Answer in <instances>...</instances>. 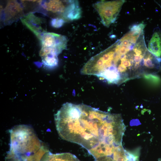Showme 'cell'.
Wrapping results in <instances>:
<instances>
[{
  "label": "cell",
  "instance_id": "52a82bcc",
  "mask_svg": "<svg viewBox=\"0 0 161 161\" xmlns=\"http://www.w3.org/2000/svg\"><path fill=\"white\" fill-rule=\"evenodd\" d=\"M3 21L6 24H10L22 17L23 6L16 0H10L3 9Z\"/></svg>",
  "mask_w": 161,
  "mask_h": 161
},
{
  "label": "cell",
  "instance_id": "30bf717a",
  "mask_svg": "<svg viewBox=\"0 0 161 161\" xmlns=\"http://www.w3.org/2000/svg\"><path fill=\"white\" fill-rule=\"evenodd\" d=\"M112 157L114 161H126L125 150L122 144L116 147Z\"/></svg>",
  "mask_w": 161,
  "mask_h": 161
},
{
  "label": "cell",
  "instance_id": "277c9868",
  "mask_svg": "<svg viewBox=\"0 0 161 161\" xmlns=\"http://www.w3.org/2000/svg\"><path fill=\"white\" fill-rule=\"evenodd\" d=\"M125 1H102L93 4V7L99 14L104 26L109 27L116 20Z\"/></svg>",
  "mask_w": 161,
  "mask_h": 161
},
{
  "label": "cell",
  "instance_id": "9a60e30c",
  "mask_svg": "<svg viewBox=\"0 0 161 161\" xmlns=\"http://www.w3.org/2000/svg\"><path fill=\"white\" fill-rule=\"evenodd\" d=\"M158 161H161V159H160V160H159Z\"/></svg>",
  "mask_w": 161,
  "mask_h": 161
},
{
  "label": "cell",
  "instance_id": "7c38bea8",
  "mask_svg": "<svg viewBox=\"0 0 161 161\" xmlns=\"http://www.w3.org/2000/svg\"><path fill=\"white\" fill-rule=\"evenodd\" d=\"M139 150L137 149L132 151L125 150L126 161H139Z\"/></svg>",
  "mask_w": 161,
  "mask_h": 161
},
{
  "label": "cell",
  "instance_id": "4fadbf2b",
  "mask_svg": "<svg viewBox=\"0 0 161 161\" xmlns=\"http://www.w3.org/2000/svg\"><path fill=\"white\" fill-rule=\"evenodd\" d=\"M66 22L64 20L61 18H55L52 19L50 23L52 27L59 28L61 27Z\"/></svg>",
  "mask_w": 161,
  "mask_h": 161
},
{
  "label": "cell",
  "instance_id": "9c48e42d",
  "mask_svg": "<svg viewBox=\"0 0 161 161\" xmlns=\"http://www.w3.org/2000/svg\"><path fill=\"white\" fill-rule=\"evenodd\" d=\"M41 161H80L74 155L69 153L53 154L49 151L42 157Z\"/></svg>",
  "mask_w": 161,
  "mask_h": 161
},
{
  "label": "cell",
  "instance_id": "7a4b0ae2",
  "mask_svg": "<svg viewBox=\"0 0 161 161\" xmlns=\"http://www.w3.org/2000/svg\"><path fill=\"white\" fill-rule=\"evenodd\" d=\"M9 131L10 148L6 161H41L49 151L30 126H16Z\"/></svg>",
  "mask_w": 161,
  "mask_h": 161
},
{
  "label": "cell",
  "instance_id": "5bb4252c",
  "mask_svg": "<svg viewBox=\"0 0 161 161\" xmlns=\"http://www.w3.org/2000/svg\"><path fill=\"white\" fill-rule=\"evenodd\" d=\"M96 161H114L112 156H104L95 159Z\"/></svg>",
  "mask_w": 161,
  "mask_h": 161
},
{
  "label": "cell",
  "instance_id": "ba28073f",
  "mask_svg": "<svg viewBox=\"0 0 161 161\" xmlns=\"http://www.w3.org/2000/svg\"><path fill=\"white\" fill-rule=\"evenodd\" d=\"M148 49L152 54L157 57L161 56V29L155 28L148 47Z\"/></svg>",
  "mask_w": 161,
  "mask_h": 161
},
{
  "label": "cell",
  "instance_id": "8992f818",
  "mask_svg": "<svg viewBox=\"0 0 161 161\" xmlns=\"http://www.w3.org/2000/svg\"><path fill=\"white\" fill-rule=\"evenodd\" d=\"M23 24L29 28L40 40L44 34L47 32L44 27V19L30 13L21 18Z\"/></svg>",
  "mask_w": 161,
  "mask_h": 161
},
{
  "label": "cell",
  "instance_id": "5b68a950",
  "mask_svg": "<svg viewBox=\"0 0 161 161\" xmlns=\"http://www.w3.org/2000/svg\"><path fill=\"white\" fill-rule=\"evenodd\" d=\"M41 47L55 48L61 53L67 47V37L61 35L53 32L44 34L41 39Z\"/></svg>",
  "mask_w": 161,
  "mask_h": 161
},
{
  "label": "cell",
  "instance_id": "3957f363",
  "mask_svg": "<svg viewBox=\"0 0 161 161\" xmlns=\"http://www.w3.org/2000/svg\"><path fill=\"white\" fill-rule=\"evenodd\" d=\"M41 2L42 7L54 18H61L66 22L80 18L82 10L77 0H51Z\"/></svg>",
  "mask_w": 161,
  "mask_h": 161
},
{
  "label": "cell",
  "instance_id": "8fae6325",
  "mask_svg": "<svg viewBox=\"0 0 161 161\" xmlns=\"http://www.w3.org/2000/svg\"><path fill=\"white\" fill-rule=\"evenodd\" d=\"M143 78L147 82L154 86L159 85L161 83V79L160 77L154 74L145 75Z\"/></svg>",
  "mask_w": 161,
  "mask_h": 161
},
{
  "label": "cell",
  "instance_id": "6da1fadb",
  "mask_svg": "<svg viewBox=\"0 0 161 161\" xmlns=\"http://www.w3.org/2000/svg\"><path fill=\"white\" fill-rule=\"evenodd\" d=\"M55 121L62 139L81 145L95 159L113 154L122 144L126 128L121 114L83 103L64 104L55 115Z\"/></svg>",
  "mask_w": 161,
  "mask_h": 161
}]
</instances>
